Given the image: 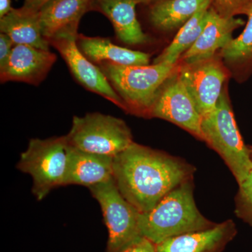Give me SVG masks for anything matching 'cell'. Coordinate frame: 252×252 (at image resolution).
Instances as JSON below:
<instances>
[{
    "label": "cell",
    "mask_w": 252,
    "mask_h": 252,
    "mask_svg": "<svg viewBox=\"0 0 252 252\" xmlns=\"http://www.w3.org/2000/svg\"><path fill=\"white\" fill-rule=\"evenodd\" d=\"M245 15L248 21L245 30L220 50V55L230 65L249 72L252 69V4Z\"/></svg>",
    "instance_id": "obj_21"
},
{
    "label": "cell",
    "mask_w": 252,
    "mask_h": 252,
    "mask_svg": "<svg viewBox=\"0 0 252 252\" xmlns=\"http://www.w3.org/2000/svg\"><path fill=\"white\" fill-rule=\"evenodd\" d=\"M120 252H157L156 245L147 239L142 238Z\"/></svg>",
    "instance_id": "obj_25"
},
{
    "label": "cell",
    "mask_w": 252,
    "mask_h": 252,
    "mask_svg": "<svg viewBox=\"0 0 252 252\" xmlns=\"http://www.w3.org/2000/svg\"><path fill=\"white\" fill-rule=\"evenodd\" d=\"M252 0H212V7L223 18H233L238 14H246Z\"/></svg>",
    "instance_id": "obj_23"
},
{
    "label": "cell",
    "mask_w": 252,
    "mask_h": 252,
    "mask_svg": "<svg viewBox=\"0 0 252 252\" xmlns=\"http://www.w3.org/2000/svg\"><path fill=\"white\" fill-rule=\"evenodd\" d=\"M179 74L202 117L216 108L227 74L215 56L178 67Z\"/></svg>",
    "instance_id": "obj_9"
},
{
    "label": "cell",
    "mask_w": 252,
    "mask_h": 252,
    "mask_svg": "<svg viewBox=\"0 0 252 252\" xmlns=\"http://www.w3.org/2000/svg\"><path fill=\"white\" fill-rule=\"evenodd\" d=\"M137 0H97V8L109 18L119 40L128 45H142L149 41L136 16Z\"/></svg>",
    "instance_id": "obj_16"
},
{
    "label": "cell",
    "mask_w": 252,
    "mask_h": 252,
    "mask_svg": "<svg viewBox=\"0 0 252 252\" xmlns=\"http://www.w3.org/2000/svg\"><path fill=\"white\" fill-rule=\"evenodd\" d=\"M98 66L124 101L127 111L147 117L160 88L177 67V64L170 62L142 66L104 62Z\"/></svg>",
    "instance_id": "obj_3"
},
{
    "label": "cell",
    "mask_w": 252,
    "mask_h": 252,
    "mask_svg": "<svg viewBox=\"0 0 252 252\" xmlns=\"http://www.w3.org/2000/svg\"><path fill=\"white\" fill-rule=\"evenodd\" d=\"M114 157L90 153L67 143V162L64 186L93 187L113 178Z\"/></svg>",
    "instance_id": "obj_14"
},
{
    "label": "cell",
    "mask_w": 252,
    "mask_h": 252,
    "mask_svg": "<svg viewBox=\"0 0 252 252\" xmlns=\"http://www.w3.org/2000/svg\"><path fill=\"white\" fill-rule=\"evenodd\" d=\"M243 25V20L221 17L210 6L203 32L193 45L182 55V62L192 64L214 57L217 50H221L233 39V31Z\"/></svg>",
    "instance_id": "obj_15"
},
{
    "label": "cell",
    "mask_w": 252,
    "mask_h": 252,
    "mask_svg": "<svg viewBox=\"0 0 252 252\" xmlns=\"http://www.w3.org/2000/svg\"><path fill=\"white\" fill-rule=\"evenodd\" d=\"M15 44L9 36L0 34V67H2L8 61Z\"/></svg>",
    "instance_id": "obj_24"
},
{
    "label": "cell",
    "mask_w": 252,
    "mask_h": 252,
    "mask_svg": "<svg viewBox=\"0 0 252 252\" xmlns=\"http://www.w3.org/2000/svg\"><path fill=\"white\" fill-rule=\"evenodd\" d=\"M203 141L219 154L240 185L252 170L250 149L244 144L237 126L226 90H223L216 108L203 117Z\"/></svg>",
    "instance_id": "obj_4"
},
{
    "label": "cell",
    "mask_w": 252,
    "mask_h": 252,
    "mask_svg": "<svg viewBox=\"0 0 252 252\" xmlns=\"http://www.w3.org/2000/svg\"><path fill=\"white\" fill-rule=\"evenodd\" d=\"M139 4H150V3H156L161 0H137Z\"/></svg>",
    "instance_id": "obj_28"
},
{
    "label": "cell",
    "mask_w": 252,
    "mask_h": 252,
    "mask_svg": "<svg viewBox=\"0 0 252 252\" xmlns=\"http://www.w3.org/2000/svg\"><path fill=\"white\" fill-rule=\"evenodd\" d=\"M212 3L205 4L180 28L170 45L154 60V63L170 62L177 64L182 55L193 45L203 32L208 20L209 9Z\"/></svg>",
    "instance_id": "obj_20"
},
{
    "label": "cell",
    "mask_w": 252,
    "mask_h": 252,
    "mask_svg": "<svg viewBox=\"0 0 252 252\" xmlns=\"http://www.w3.org/2000/svg\"><path fill=\"white\" fill-rule=\"evenodd\" d=\"M212 0H161L150 8L149 19L158 31L180 29L189 19Z\"/></svg>",
    "instance_id": "obj_19"
},
{
    "label": "cell",
    "mask_w": 252,
    "mask_h": 252,
    "mask_svg": "<svg viewBox=\"0 0 252 252\" xmlns=\"http://www.w3.org/2000/svg\"><path fill=\"white\" fill-rule=\"evenodd\" d=\"M12 9L11 0H0V18L4 17Z\"/></svg>",
    "instance_id": "obj_27"
},
{
    "label": "cell",
    "mask_w": 252,
    "mask_h": 252,
    "mask_svg": "<svg viewBox=\"0 0 252 252\" xmlns=\"http://www.w3.org/2000/svg\"><path fill=\"white\" fill-rule=\"evenodd\" d=\"M65 137L68 144L73 147L112 157L133 142L132 132L124 120L99 112L74 117Z\"/></svg>",
    "instance_id": "obj_6"
},
{
    "label": "cell",
    "mask_w": 252,
    "mask_h": 252,
    "mask_svg": "<svg viewBox=\"0 0 252 252\" xmlns=\"http://www.w3.org/2000/svg\"><path fill=\"white\" fill-rule=\"evenodd\" d=\"M77 45L88 59L97 64L108 62L125 66L148 65L150 56L113 44L107 38L78 34Z\"/></svg>",
    "instance_id": "obj_17"
},
{
    "label": "cell",
    "mask_w": 252,
    "mask_h": 252,
    "mask_svg": "<svg viewBox=\"0 0 252 252\" xmlns=\"http://www.w3.org/2000/svg\"><path fill=\"white\" fill-rule=\"evenodd\" d=\"M236 226L232 220L216 223L208 229L185 233L156 245L157 252H222L234 238Z\"/></svg>",
    "instance_id": "obj_13"
},
{
    "label": "cell",
    "mask_w": 252,
    "mask_h": 252,
    "mask_svg": "<svg viewBox=\"0 0 252 252\" xmlns=\"http://www.w3.org/2000/svg\"><path fill=\"white\" fill-rule=\"evenodd\" d=\"M95 0H51L39 11L41 33L48 41L78 35L81 18L94 8Z\"/></svg>",
    "instance_id": "obj_12"
},
{
    "label": "cell",
    "mask_w": 252,
    "mask_h": 252,
    "mask_svg": "<svg viewBox=\"0 0 252 252\" xmlns=\"http://www.w3.org/2000/svg\"><path fill=\"white\" fill-rule=\"evenodd\" d=\"M89 189L100 206L108 230L107 252H120L142 238L140 212L123 196L114 178Z\"/></svg>",
    "instance_id": "obj_7"
},
{
    "label": "cell",
    "mask_w": 252,
    "mask_h": 252,
    "mask_svg": "<svg viewBox=\"0 0 252 252\" xmlns=\"http://www.w3.org/2000/svg\"><path fill=\"white\" fill-rule=\"evenodd\" d=\"M195 168L183 159L132 142L114 157L113 178L119 191L140 213L193 179Z\"/></svg>",
    "instance_id": "obj_1"
},
{
    "label": "cell",
    "mask_w": 252,
    "mask_h": 252,
    "mask_svg": "<svg viewBox=\"0 0 252 252\" xmlns=\"http://www.w3.org/2000/svg\"><path fill=\"white\" fill-rule=\"evenodd\" d=\"M51 0H25L23 6L33 11H39L41 8Z\"/></svg>",
    "instance_id": "obj_26"
},
{
    "label": "cell",
    "mask_w": 252,
    "mask_h": 252,
    "mask_svg": "<svg viewBox=\"0 0 252 252\" xmlns=\"http://www.w3.org/2000/svg\"><path fill=\"white\" fill-rule=\"evenodd\" d=\"M0 31L11 38L15 45H28L49 50L50 44L41 33L39 11L22 6L0 18Z\"/></svg>",
    "instance_id": "obj_18"
},
{
    "label": "cell",
    "mask_w": 252,
    "mask_h": 252,
    "mask_svg": "<svg viewBox=\"0 0 252 252\" xmlns=\"http://www.w3.org/2000/svg\"><path fill=\"white\" fill-rule=\"evenodd\" d=\"M235 212L240 218L252 222V170L239 185Z\"/></svg>",
    "instance_id": "obj_22"
},
{
    "label": "cell",
    "mask_w": 252,
    "mask_h": 252,
    "mask_svg": "<svg viewBox=\"0 0 252 252\" xmlns=\"http://www.w3.org/2000/svg\"><path fill=\"white\" fill-rule=\"evenodd\" d=\"M95 1H97V0H95Z\"/></svg>",
    "instance_id": "obj_30"
},
{
    "label": "cell",
    "mask_w": 252,
    "mask_h": 252,
    "mask_svg": "<svg viewBox=\"0 0 252 252\" xmlns=\"http://www.w3.org/2000/svg\"><path fill=\"white\" fill-rule=\"evenodd\" d=\"M149 117L172 123L203 141V117L181 79L178 67L160 88Z\"/></svg>",
    "instance_id": "obj_8"
},
{
    "label": "cell",
    "mask_w": 252,
    "mask_h": 252,
    "mask_svg": "<svg viewBox=\"0 0 252 252\" xmlns=\"http://www.w3.org/2000/svg\"><path fill=\"white\" fill-rule=\"evenodd\" d=\"M193 179L167 194L152 210L140 213L141 236L157 245L169 238L212 228L216 223L199 211L193 195Z\"/></svg>",
    "instance_id": "obj_2"
},
{
    "label": "cell",
    "mask_w": 252,
    "mask_h": 252,
    "mask_svg": "<svg viewBox=\"0 0 252 252\" xmlns=\"http://www.w3.org/2000/svg\"><path fill=\"white\" fill-rule=\"evenodd\" d=\"M78 35L66 36L49 41L65 61L76 80L86 90L102 96L118 107L127 111L124 101L114 90L98 65H95L81 52L77 45Z\"/></svg>",
    "instance_id": "obj_10"
},
{
    "label": "cell",
    "mask_w": 252,
    "mask_h": 252,
    "mask_svg": "<svg viewBox=\"0 0 252 252\" xmlns=\"http://www.w3.org/2000/svg\"><path fill=\"white\" fill-rule=\"evenodd\" d=\"M50 50L28 45H15L4 66L0 67L1 83L18 81L37 86L47 77L56 63Z\"/></svg>",
    "instance_id": "obj_11"
},
{
    "label": "cell",
    "mask_w": 252,
    "mask_h": 252,
    "mask_svg": "<svg viewBox=\"0 0 252 252\" xmlns=\"http://www.w3.org/2000/svg\"><path fill=\"white\" fill-rule=\"evenodd\" d=\"M249 149H250V158H251V160L252 161V147H249Z\"/></svg>",
    "instance_id": "obj_29"
},
{
    "label": "cell",
    "mask_w": 252,
    "mask_h": 252,
    "mask_svg": "<svg viewBox=\"0 0 252 252\" xmlns=\"http://www.w3.org/2000/svg\"><path fill=\"white\" fill-rule=\"evenodd\" d=\"M67 162L65 135L44 140L32 139L27 149L21 154L17 168L31 176L32 191L40 201L53 189L64 186Z\"/></svg>",
    "instance_id": "obj_5"
}]
</instances>
